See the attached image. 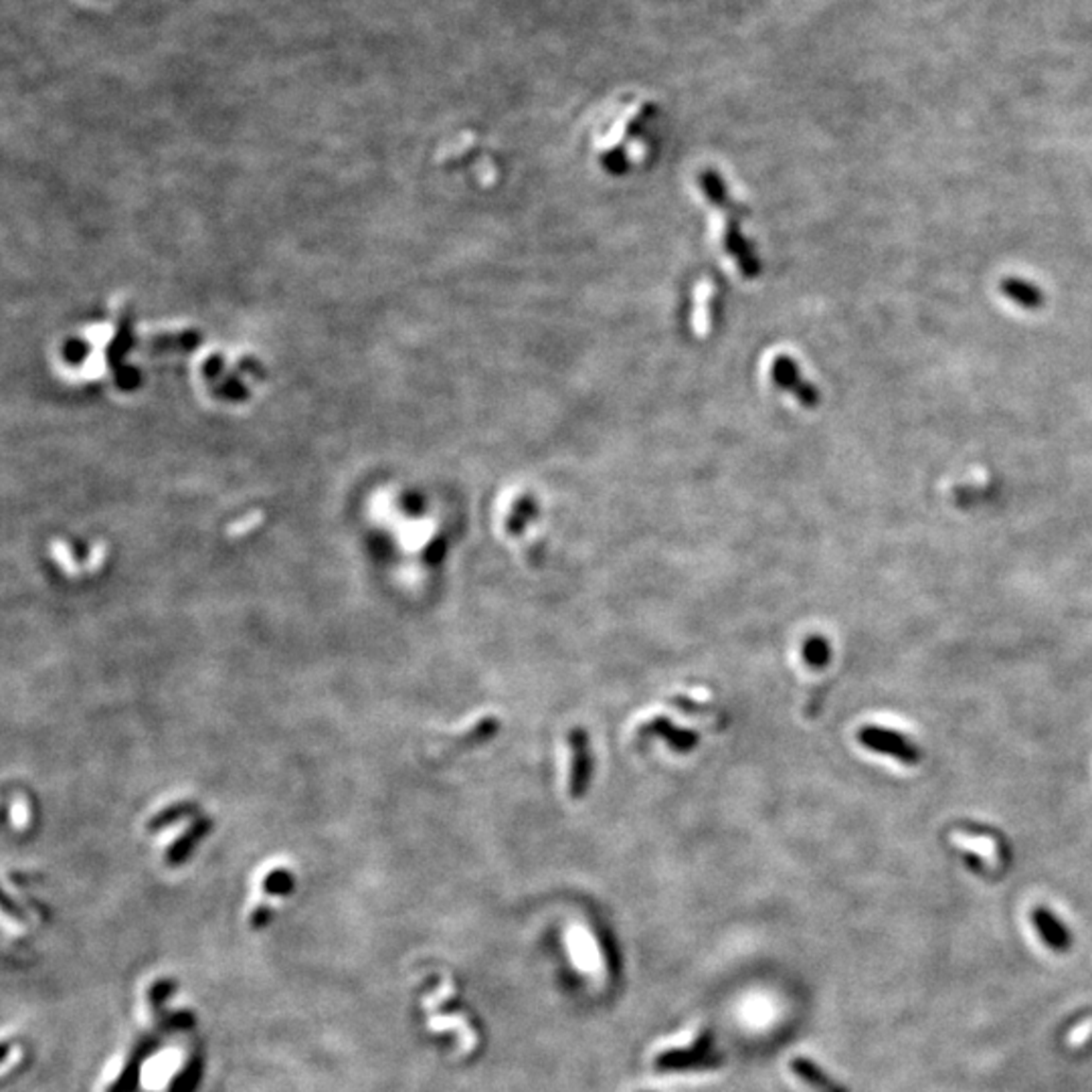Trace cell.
Masks as SVG:
<instances>
[{
	"instance_id": "1",
	"label": "cell",
	"mask_w": 1092,
	"mask_h": 1092,
	"mask_svg": "<svg viewBox=\"0 0 1092 1092\" xmlns=\"http://www.w3.org/2000/svg\"><path fill=\"white\" fill-rule=\"evenodd\" d=\"M720 1065L722 1056L716 1050L714 1038L708 1034V1031H704V1034L696 1042H692L688 1048H678V1050L663 1052L656 1060V1066L660 1070H680V1072L711 1070Z\"/></svg>"
},
{
	"instance_id": "5",
	"label": "cell",
	"mask_w": 1092,
	"mask_h": 1092,
	"mask_svg": "<svg viewBox=\"0 0 1092 1092\" xmlns=\"http://www.w3.org/2000/svg\"><path fill=\"white\" fill-rule=\"evenodd\" d=\"M999 291L1015 306L1024 309H1040L1046 304L1044 291L1034 286L1028 279L1022 277H1006L999 282Z\"/></svg>"
},
{
	"instance_id": "2",
	"label": "cell",
	"mask_w": 1092,
	"mask_h": 1092,
	"mask_svg": "<svg viewBox=\"0 0 1092 1092\" xmlns=\"http://www.w3.org/2000/svg\"><path fill=\"white\" fill-rule=\"evenodd\" d=\"M858 739L866 749L882 752V755L894 757L905 765H919L925 757L923 750L914 745L910 739H907L905 734H900V732L890 731V729L864 727L858 732Z\"/></svg>"
},
{
	"instance_id": "3",
	"label": "cell",
	"mask_w": 1092,
	"mask_h": 1092,
	"mask_svg": "<svg viewBox=\"0 0 1092 1092\" xmlns=\"http://www.w3.org/2000/svg\"><path fill=\"white\" fill-rule=\"evenodd\" d=\"M1030 921H1031V925L1036 926V931H1038L1040 939L1046 942L1048 949L1054 951V953H1060V955H1065L1072 949L1074 941H1072L1070 928L1062 923L1050 908H1046V907L1031 908Z\"/></svg>"
},
{
	"instance_id": "4",
	"label": "cell",
	"mask_w": 1092,
	"mask_h": 1092,
	"mask_svg": "<svg viewBox=\"0 0 1092 1092\" xmlns=\"http://www.w3.org/2000/svg\"><path fill=\"white\" fill-rule=\"evenodd\" d=\"M789 1068L793 1070V1074L800 1079L801 1083H805L811 1090L816 1092H850L844 1084H839L837 1081H834L832 1076L821 1070L814 1060L809 1058H793Z\"/></svg>"
},
{
	"instance_id": "6",
	"label": "cell",
	"mask_w": 1092,
	"mask_h": 1092,
	"mask_svg": "<svg viewBox=\"0 0 1092 1092\" xmlns=\"http://www.w3.org/2000/svg\"><path fill=\"white\" fill-rule=\"evenodd\" d=\"M803 656L809 666L823 668L830 661V645L823 638H811L803 647Z\"/></svg>"
}]
</instances>
